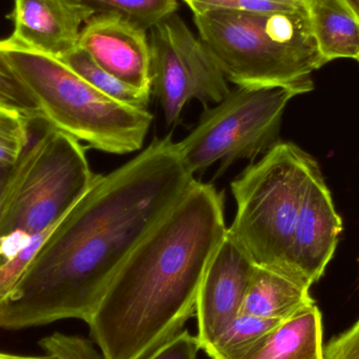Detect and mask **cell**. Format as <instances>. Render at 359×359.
Segmentation results:
<instances>
[{"instance_id":"e0dca14e","label":"cell","mask_w":359,"mask_h":359,"mask_svg":"<svg viewBox=\"0 0 359 359\" xmlns=\"http://www.w3.org/2000/svg\"><path fill=\"white\" fill-rule=\"evenodd\" d=\"M57 59L109 98L136 109H147L149 107L151 93L138 90L120 81L95 62L83 48L77 46L65 56Z\"/></svg>"},{"instance_id":"ffe728a7","label":"cell","mask_w":359,"mask_h":359,"mask_svg":"<svg viewBox=\"0 0 359 359\" xmlns=\"http://www.w3.org/2000/svg\"><path fill=\"white\" fill-rule=\"evenodd\" d=\"M194 15L209 11L248 13H294L307 10V0H183Z\"/></svg>"},{"instance_id":"52a82bcc","label":"cell","mask_w":359,"mask_h":359,"mask_svg":"<svg viewBox=\"0 0 359 359\" xmlns=\"http://www.w3.org/2000/svg\"><path fill=\"white\" fill-rule=\"evenodd\" d=\"M297 95L286 86L238 88L205 107L198 126L177 142L186 170L194 177L219 163V177L236 160L253 163L278 142L285 109Z\"/></svg>"},{"instance_id":"d6986e66","label":"cell","mask_w":359,"mask_h":359,"mask_svg":"<svg viewBox=\"0 0 359 359\" xmlns=\"http://www.w3.org/2000/svg\"><path fill=\"white\" fill-rule=\"evenodd\" d=\"M31 134V119L0 107V172L10 170L25 151Z\"/></svg>"},{"instance_id":"3957f363","label":"cell","mask_w":359,"mask_h":359,"mask_svg":"<svg viewBox=\"0 0 359 359\" xmlns=\"http://www.w3.org/2000/svg\"><path fill=\"white\" fill-rule=\"evenodd\" d=\"M202 41L227 81L238 88L313 90L311 75L326 65L307 10L294 13L209 11L194 15Z\"/></svg>"},{"instance_id":"44dd1931","label":"cell","mask_w":359,"mask_h":359,"mask_svg":"<svg viewBox=\"0 0 359 359\" xmlns=\"http://www.w3.org/2000/svg\"><path fill=\"white\" fill-rule=\"evenodd\" d=\"M0 104L22 114L27 119L42 117L39 105L29 88L0 53Z\"/></svg>"},{"instance_id":"7402d4cb","label":"cell","mask_w":359,"mask_h":359,"mask_svg":"<svg viewBox=\"0 0 359 359\" xmlns=\"http://www.w3.org/2000/svg\"><path fill=\"white\" fill-rule=\"evenodd\" d=\"M56 227V226H55ZM55 227L39 232L25 241L22 246L19 247L8 261L0 267V301L14 288L40 247L52 233Z\"/></svg>"},{"instance_id":"7c38bea8","label":"cell","mask_w":359,"mask_h":359,"mask_svg":"<svg viewBox=\"0 0 359 359\" xmlns=\"http://www.w3.org/2000/svg\"><path fill=\"white\" fill-rule=\"evenodd\" d=\"M147 29L114 14H95L78 46L120 81L151 93V57Z\"/></svg>"},{"instance_id":"ac0fdd59","label":"cell","mask_w":359,"mask_h":359,"mask_svg":"<svg viewBox=\"0 0 359 359\" xmlns=\"http://www.w3.org/2000/svg\"><path fill=\"white\" fill-rule=\"evenodd\" d=\"M95 14H114L130 22L151 29L176 13L177 0H82Z\"/></svg>"},{"instance_id":"277c9868","label":"cell","mask_w":359,"mask_h":359,"mask_svg":"<svg viewBox=\"0 0 359 359\" xmlns=\"http://www.w3.org/2000/svg\"><path fill=\"white\" fill-rule=\"evenodd\" d=\"M99 177L90 170L81 142L43 117L32 119L29 142L8 172L2 192L4 264L25 241L55 227Z\"/></svg>"},{"instance_id":"7a4b0ae2","label":"cell","mask_w":359,"mask_h":359,"mask_svg":"<svg viewBox=\"0 0 359 359\" xmlns=\"http://www.w3.org/2000/svg\"><path fill=\"white\" fill-rule=\"evenodd\" d=\"M226 231L223 194L194 180L118 270L88 323L103 358L143 359L183 330Z\"/></svg>"},{"instance_id":"5b68a950","label":"cell","mask_w":359,"mask_h":359,"mask_svg":"<svg viewBox=\"0 0 359 359\" xmlns=\"http://www.w3.org/2000/svg\"><path fill=\"white\" fill-rule=\"evenodd\" d=\"M0 53L57 130L114 155L142 149L154 120L149 109L109 98L55 57L6 46Z\"/></svg>"},{"instance_id":"9c48e42d","label":"cell","mask_w":359,"mask_h":359,"mask_svg":"<svg viewBox=\"0 0 359 359\" xmlns=\"http://www.w3.org/2000/svg\"><path fill=\"white\" fill-rule=\"evenodd\" d=\"M255 267L248 253L226 231L207 267L196 297V337L202 350L240 316Z\"/></svg>"},{"instance_id":"603a6c76","label":"cell","mask_w":359,"mask_h":359,"mask_svg":"<svg viewBox=\"0 0 359 359\" xmlns=\"http://www.w3.org/2000/svg\"><path fill=\"white\" fill-rule=\"evenodd\" d=\"M39 345L57 359H105L92 341L77 335L55 332L42 339Z\"/></svg>"},{"instance_id":"83f0119b","label":"cell","mask_w":359,"mask_h":359,"mask_svg":"<svg viewBox=\"0 0 359 359\" xmlns=\"http://www.w3.org/2000/svg\"><path fill=\"white\" fill-rule=\"evenodd\" d=\"M341 1L345 2L348 8H349L359 19V0H341Z\"/></svg>"},{"instance_id":"5bb4252c","label":"cell","mask_w":359,"mask_h":359,"mask_svg":"<svg viewBox=\"0 0 359 359\" xmlns=\"http://www.w3.org/2000/svg\"><path fill=\"white\" fill-rule=\"evenodd\" d=\"M312 33L327 63L359 57V19L341 0H307Z\"/></svg>"},{"instance_id":"484cf974","label":"cell","mask_w":359,"mask_h":359,"mask_svg":"<svg viewBox=\"0 0 359 359\" xmlns=\"http://www.w3.org/2000/svg\"><path fill=\"white\" fill-rule=\"evenodd\" d=\"M0 359H57L55 356L50 355V354H46L42 356H23V355H15V354L4 353L0 352Z\"/></svg>"},{"instance_id":"2e32d148","label":"cell","mask_w":359,"mask_h":359,"mask_svg":"<svg viewBox=\"0 0 359 359\" xmlns=\"http://www.w3.org/2000/svg\"><path fill=\"white\" fill-rule=\"evenodd\" d=\"M283 322L240 314L204 351L211 359H250Z\"/></svg>"},{"instance_id":"8992f818","label":"cell","mask_w":359,"mask_h":359,"mask_svg":"<svg viewBox=\"0 0 359 359\" xmlns=\"http://www.w3.org/2000/svg\"><path fill=\"white\" fill-rule=\"evenodd\" d=\"M318 170L309 154L278 141L232 182L236 211L227 231L255 265L297 280L291 268L293 233L306 188Z\"/></svg>"},{"instance_id":"4fadbf2b","label":"cell","mask_w":359,"mask_h":359,"mask_svg":"<svg viewBox=\"0 0 359 359\" xmlns=\"http://www.w3.org/2000/svg\"><path fill=\"white\" fill-rule=\"evenodd\" d=\"M310 288L287 274L255 265L241 314L286 320L311 306Z\"/></svg>"},{"instance_id":"30bf717a","label":"cell","mask_w":359,"mask_h":359,"mask_svg":"<svg viewBox=\"0 0 359 359\" xmlns=\"http://www.w3.org/2000/svg\"><path fill=\"white\" fill-rule=\"evenodd\" d=\"M95 15L82 0H14L8 15L14 31L0 46L61 58L77 48L86 21Z\"/></svg>"},{"instance_id":"f1b7e54d","label":"cell","mask_w":359,"mask_h":359,"mask_svg":"<svg viewBox=\"0 0 359 359\" xmlns=\"http://www.w3.org/2000/svg\"><path fill=\"white\" fill-rule=\"evenodd\" d=\"M0 107H4V105L0 104Z\"/></svg>"},{"instance_id":"9a60e30c","label":"cell","mask_w":359,"mask_h":359,"mask_svg":"<svg viewBox=\"0 0 359 359\" xmlns=\"http://www.w3.org/2000/svg\"><path fill=\"white\" fill-rule=\"evenodd\" d=\"M323 358V316L316 304L284 320L250 359Z\"/></svg>"},{"instance_id":"8fae6325","label":"cell","mask_w":359,"mask_h":359,"mask_svg":"<svg viewBox=\"0 0 359 359\" xmlns=\"http://www.w3.org/2000/svg\"><path fill=\"white\" fill-rule=\"evenodd\" d=\"M343 221L322 172L312 176L297 215L291 246L294 278L308 288L322 278L337 250Z\"/></svg>"},{"instance_id":"d4e9b609","label":"cell","mask_w":359,"mask_h":359,"mask_svg":"<svg viewBox=\"0 0 359 359\" xmlns=\"http://www.w3.org/2000/svg\"><path fill=\"white\" fill-rule=\"evenodd\" d=\"M324 359H359V320L324 348Z\"/></svg>"},{"instance_id":"cb8c5ba5","label":"cell","mask_w":359,"mask_h":359,"mask_svg":"<svg viewBox=\"0 0 359 359\" xmlns=\"http://www.w3.org/2000/svg\"><path fill=\"white\" fill-rule=\"evenodd\" d=\"M200 350L198 337L182 330L143 359H198Z\"/></svg>"},{"instance_id":"4dcf8cb0","label":"cell","mask_w":359,"mask_h":359,"mask_svg":"<svg viewBox=\"0 0 359 359\" xmlns=\"http://www.w3.org/2000/svg\"><path fill=\"white\" fill-rule=\"evenodd\" d=\"M322 359H324V358H323Z\"/></svg>"},{"instance_id":"6da1fadb","label":"cell","mask_w":359,"mask_h":359,"mask_svg":"<svg viewBox=\"0 0 359 359\" xmlns=\"http://www.w3.org/2000/svg\"><path fill=\"white\" fill-rule=\"evenodd\" d=\"M194 180L172 136L100 175L0 301V328L88 324L118 270Z\"/></svg>"},{"instance_id":"4316f807","label":"cell","mask_w":359,"mask_h":359,"mask_svg":"<svg viewBox=\"0 0 359 359\" xmlns=\"http://www.w3.org/2000/svg\"><path fill=\"white\" fill-rule=\"evenodd\" d=\"M10 170H1V172H0V208H1L2 192H4V185H6V179H8ZM2 265H4V261H2L1 255H0V267H1Z\"/></svg>"},{"instance_id":"ba28073f","label":"cell","mask_w":359,"mask_h":359,"mask_svg":"<svg viewBox=\"0 0 359 359\" xmlns=\"http://www.w3.org/2000/svg\"><path fill=\"white\" fill-rule=\"evenodd\" d=\"M149 29L151 90L161 103L168 126L178 122L192 99L208 107L227 97L230 90L223 72L181 17L174 13Z\"/></svg>"},{"instance_id":"f546056e","label":"cell","mask_w":359,"mask_h":359,"mask_svg":"<svg viewBox=\"0 0 359 359\" xmlns=\"http://www.w3.org/2000/svg\"><path fill=\"white\" fill-rule=\"evenodd\" d=\"M356 60H358V62H359V57H358V59H356Z\"/></svg>"}]
</instances>
